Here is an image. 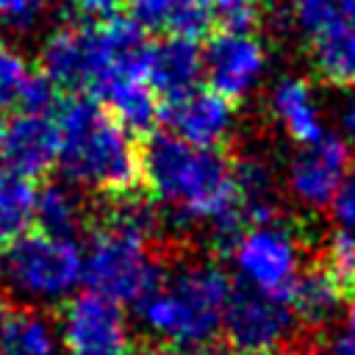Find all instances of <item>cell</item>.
Listing matches in <instances>:
<instances>
[{
	"label": "cell",
	"instance_id": "cell-6",
	"mask_svg": "<svg viewBox=\"0 0 355 355\" xmlns=\"http://www.w3.org/2000/svg\"><path fill=\"white\" fill-rule=\"evenodd\" d=\"M0 266L17 291L42 300L67 294L83 275V258L72 241L50 239L33 227L0 250Z\"/></svg>",
	"mask_w": 355,
	"mask_h": 355
},
{
	"label": "cell",
	"instance_id": "cell-2",
	"mask_svg": "<svg viewBox=\"0 0 355 355\" xmlns=\"http://www.w3.org/2000/svg\"><path fill=\"white\" fill-rule=\"evenodd\" d=\"M147 44L144 28L130 17L61 25L44 39L39 69L55 89L97 100L116 80L144 78Z\"/></svg>",
	"mask_w": 355,
	"mask_h": 355
},
{
	"label": "cell",
	"instance_id": "cell-16",
	"mask_svg": "<svg viewBox=\"0 0 355 355\" xmlns=\"http://www.w3.org/2000/svg\"><path fill=\"white\" fill-rule=\"evenodd\" d=\"M89 211L69 186L42 180L36 186V208H33V230L58 239L72 241L83 227L89 230Z\"/></svg>",
	"mask_w": 355,
	"mask_h": 355
},
{
	"label": "cell",
	"instance_id": "cell-13",
	"mask_svg": "<svg viewBox=\"0 0 355 355\" xmlns=\"http://www.w3.org/2000/svg\"><path fill=\"white\" fill-rule=\"evenodd\" d=\"M352 166V150L344 139L324 133L313 144H302V150L294 155L288 178L294 194L308 205H327L333 202L338 186L349 175Z\"/></svg>",
	"mask_w": 355,
	"mask_h": 355
},
{
	"label": "cell",
	"instance_id": "cell-1",
	"mask_svg": "<svg viewBox=\"0 0 355 355\" xmlns=\"http://www.w3.org/2000/svg\"><path fill=\"white\" fill-rule=\"evenodd\" d=\"M58 166L64 178L92 189L100 200L144 189L139 139H133L97 100L67 94L55 108Z\"/></svg>",
	"mask_w": 355,
	"mask_h": 355
},
{
	"label": "cell",
	"instance_id": "cell-21",
	"mask_svg": "<svg viewBox=\"0 0 355 355\" xmlns=\"http://www.w3.org/2000/svg\"><path fill=\"white\" fill-rule=\"evenodd\" d=\"M36 186L0 166V250L33 227Z\"/></svg>",
	"mask_w": 355,
	"mask_h": 355
},
{
	"label": "cell",
	"instance_id": "cell-28",
	"mask_svg": "<svg viewBox=\"0 0 355 355\" xmlns=\"http://www.w3.org/2000/svg\"><path fill=\"white\" fill-rule=\"evenodd\" d=\"M80 25H97L122 17L128 0H64Z\"/></svg>",
	"mask_w": 355,
	"mask_h": 355
},
{
	"label": "cell",
	"instance_id": "cell-33",
	"mask_svg": "<svg viewBox=\"0 0 355 355\" xmlns=\"http://www.w3.org/2000/svg\"><path fill=\"white\" fill-rule=\"evenodd\" d=\"M341 119H344L347 133L355 139V94H352V97H349V103L344 105V116H341Z\"/></svg>",
	"mask_w": 355,
	"mask_h": 355
},
{
	"label": "cell",
	"instance_id": "cell-15",
	"mask_svg": "<svg viewBox=\"0 0 355 355\" xmlns=\"http://www.w3.org/2000/svg\"><path fill=\"white\" fill-rule=\"evenodd\" d=\"M97 103L139 141L155 133V125L161 122V100L144 78H125L111 83L97 97Z\"/></svg>",
	"mask_w": 355,
	"mask_h": 355
},
{
	"label": "cell",
	"instance_id": "cell-35",
	"mask_svg": "<svg viewBox=\"0 0 355 355\" xmlns=\"http://www.w3.org/2000/svg\"><path fill=\"white\" fill-rule=\"evenodd\" d=\"M255 3H263V0H255Z\"/></svg>",
	"mask_w": 355,
	"mask_h": 355
},
{
	"label": "cell",
	"instance_id": "cell-10",
	"mask_svg": "<svg viewBox=\"0 0 355 355\" xmlns=\"http://www.w3.org/2000/svg\"><path fill=\"white\" fill-rule=\"evenodd\" d=\"M266 69V47L255 33L216 31L202 50V75L208 89L236 103L261 80Z\"/></svg>",
	"mask_w": 355,
	"mask_h": 355
},
{
	"label": "cell",
	"instance_id": "cell-27",
	"mask_svg": "<svg viewBox=\"0 0 355 355\" xmlns=\"http://www.w3.org/2000/svg\"><path fill=\"white\" fill-rule=\"evenodd\" d=\"M47 8V0H0V25L11 31H31Z\"/></svg>",
	"mask_w": 355,
	"mask_h": 355
},
{
	"label": "cell",
	"instance_id": "cell-24",
	"mask_svg": "<svg viewBox=\"0 0 355 355\" xmlns=\"http://www.w3.org/2000/svg\"><path fill=\"white\" fill-rule=\"evenodd\" d=\"M164 31L169 36H183L197 42L214 31V0H178Z\"/></svg>",
	"mask_w": 355,
	"mask_h": 355
},
{
	"label": "cell",
	"instance_id": "cell-25",
	"mask_svg": "<svg viewBox=\"0 0 355 355\" xmlns=\"http://www.w3.org/2000/svg\"><path fill=\"white\" fill-rule=\"evenodd\" d=\"M258 19L255 0H214V28L222 33H252Z\"/></svg>",
	"mask_w": 355,
	"mask_h": 355
},
{
	"label": "cell",
	"instance_id": "cell-30",
	"mask_svg": "<svg viewBox=\"0 0 355 355\" xmlns=\"http://www.w3.org/2000/svg\"><path fill=\"white\" fill-rule=\"evenodd\" d=\"M333 211H336L341 225L355 227V172L347 175L344 183L338 186V191L333 197Z\"/></svg>",
	"mask_w": 355,
	"mask_h": 355
},
{
	"label": "cell",
	"instance_id": "cell-8",
	"mask_svg": "<svg viewBox=\"0 0 355 355\" xmlns=\"http://www.w3.org/2000/svg\"><path fill=\"white\" fill-rule=\"evenodd\" d=\"M236 266L241 272V283L277 302H288V294L300 277L297 241L288 227L280 225L252 227L236 247Z\"/></svg>",
	"mask_w": 355,
	"mask_h": 355
},
{
	"label": "cell",
	"instance_id": "cell-29",
	"mask_svg": "<svg viewBox=\"0 0 355 355\" xmlns=\"http://www.w3.org/2000/svg\"><path fill=\"white\" fill-rule=\"evenodd\" d=\"M178 0H128L125 8L139 28H164Z\"/></svg>",
	"mask_w": 355,
	"mask_h": 355
},
{
	"label": "cell",
	"instance_id": "cell-3",
	"mask_svg": "<svg viewBox=\"0 0 355 355\" xmlns=\"http://www.w3.org/2000/svg\"><path fill=\"white\" fill-rule=\"evenodd\" d=\"M144 189L175 216L219 219L236 202L233 158L225 150H200L175 133L155 130L139 141Z\"/></svg>",
	"mask_w": 355,
	"mask_h": 355
},
{
	"label": "cell",
	"instance_id": "cell-22",
	"mask_svg": "<svg viewBox=\"0 0 355 355\" xmlns=\"http://www.w3.org/2000/svg\"><path fill=\"white\" fill-rule=\"evenodd\" d=\"M319 266L330 277L338 300L355 305V236L349 230H336L330 236Z\"/></svg>",
	"mask_w": 355,
	"mask_h": 355
},
{
	"label": "cell",
	"instance_id": "cell-23",
	"mask_svg": "<svg viewBox=\"0 0 355 355\" xmlns=\"http://www.w3.org/2000/svg\"><path fill=\"white\" fill-rule=\"evenodd\" d=\"M286 19L297 33L313 42L322 33H327L333 25H338L341 14H338L336 0H288Z\"/></svg>",
	"mask_w": 355,
	"mask_h": 355
},
{
	"label": "cell",
	"instance_id": "cell-34",
	"mask_svg": "<svg viewBox=\"0 0 355 355\" xmlns=\"http://www.w3.org/2000/svg\"><path fill=\"white\" fill-rule=\"evenodd\" d=\"M0 133H3V122H0Z\"/></svg>",
	"mask_w": 355,
	"mask_h": 355
},
{
	"label": "cell",
	"instance_id": "cell-9",
	"mask_svg": "<svg viewBox=\"0 0 355 355\" xmlns=\"http://www.w3.org/2000/svg\"><path fill=\"white\" fill-rule=\"evenodd\" d=\"M61 338L69 355H128L130 338L119 302L80 291L61 308Z\"/></svg>",
	"mask_w": 355,
	"mask_h": 355
},
{
	"label": "cell",
	"instance_id": "cell-18",
	"mask_svg": "<svg viewBox=\"0 0 355 355\" xmlns=\"http://www.w3.org/2000/svg\"><path fill=\"white\" fill-rule=\"evenodd\" d=\"M313 72L338 89H355V22H338L311 42Z\"/></svg>",
	"mask_w": 355,
	"mask_h": 355
},
{
	"label": "cell",
	"instance_id": "cell-14",
	"mask_svg": "<svg viewBox=\"0 0 355 355\" xmlns=\"http://www.w3.org/2000/svg\"><path fill=\"white\" fill-rule=\"evenodd\" d=\"M202 78V50L183 36H164L147 44L144 80L158 94L161 105L197 89Z\"/></svg>",
	"mask_w": 355,
	"mask_h": 355
},
{
	"label": "cell",
	"instance_id": "cell-4",
	"mask_svg": "<svg viewBox=\"0 0 355 355\" xmlns=\"http://www.w3.org/2000/svg\"><path fill=\"white\" fill-rule=\"evenodd\" d=\"M233 283L214 263H189L175 272L161 266L158 280L133 302L139 316L172 341L175 352L216 344Z\"/></svg>",
	"mask_w": 355,
	"mask_h": 355
},
{
	"label": "cell",
	"instance_id": "cell-7",
	"mask_svg": "<svg viewBox=\"0 0 355 355\" xmlns=\"http://www.w3.org/2000/svg\"><path fill=\"white\" fill-rule=\"evenodd\" d=\"M291 311L247 283L230 288L222 313V338L233 355H275L280 341L291 330Z\"/></svg>",
	"mask_w": 355,
	"mask_h": 355
},
{
	"label": "cell",
	"instance_id": "cell-20",
	"mask_svg": "<svg viewBox=\"0 0 355 355\" xmlns=\"http://www.w3.org/2000/svg\"><path fill=\"white\" fill-rule=\"evenodd\" d=\"M338 302L341 300H338L330 277L324 275V269L316 261L313 266H308L297 277V283H294L286 305H288L291 316L297 322H302L305 327H322L333 316V311L338 308Z\"/></svg>",
	"mask_w": 355,
	"mask_h": 355
},
{
	"label": "cell",
	"instance_id": "cell-17",
	"mask_svg": "<svg viewBox=\"0 0 355 355\" xmlns=\"http://www.w3.org/2000/svg\"><path fill=\"white\" fill-rule=\"evenodd\" d=\"M272 111L286 133L300 144H313L324 136L311 86L302 78H280L272 89Z\"/></svg>",
	"mask_w": 355,
	"mask_h": 355
},
{
	"label": "cell",
	"instance_id": "cell-32",
	"mask_svg": "<svg viewBox=\"0 0 355 355\" xmlns=\"http://www.w3.org/2000/svg\"><path fill=\"white\" fill-rule=\"evenodd\" d=\"M128 355H175L169 344H158V341H136L130 344Z\"/></svg>",
	"mask_w": 355,
	"mask_h": 355
},
{
	"label": "cell",
	"instance_id": "cell-31",
	"mask_svg": "<svg viewBox=\"0 0 355 355\" xmlns=\"http://www.w3.org/2000/svg\"><path fill=\"white\" fill-rule=\"evenodd\" d=\"M327 355H355V305L349 308L344 324L327 344Z\"/></svg>",
	"mask_w": 355,
	"mask_h": 355
},
{
	"label": "cell",
	"instance_id": "cell-12",
	"mask_svg": "<svg viewBox=\"0 0 355 355\" xmlns=\"http://www.w3.org/2000/svg\"><path fill=\"white\" fill-rule=\"evenodd\" d=\"M161 119L169 133L200 150H222L236 125V103L208 86H197L178 100L161 105Z\"/></svg>",
	"mask_w": 355,
	"mask_h": 355
},
{
	"label": "cell",
	"instance_id": "cell-11",
	"mask_svg": "<svg viewBox=\"0 0 355 355\" xmlns=\"http://www.w3.org/2000/svg\"><path fill=\"white\" fill-rule=\"evenodd\" d=\"M58 161V125L55 114L17 111L3 122L0 166L31 183H42Z\"/></svg>",
	"mask_w": 355,
	"mask_h": 355
},
{
	"label": "cell",
	"instance_id": "cell-19",
	"mask_svg": "<svg viewBox=\"0 0 355 355\" xmlns=\"http://www.w3.org/2000/svg\"><path fill=\"white\" fill-rule=\"evenodd\" d=\"M0 355H55L47 322L0 297Z\"/></svg>",
	"mask_w": 355,
	"mask_h": 355
},
{
	"label": "cell",
	"instance_id": "cell-5",
	"mask_svg": "<svg viewBox=\"0 0 355 355\" xmlns=\"http://www.w3.org/2000/svg\"><path fill=\"white\" fill-rule=\"evenodd\" d=\"M150 241L116 225L89 219V250L83 258V280L89 291L114 302H136L161 275Z\"/></svg>",
	"mask_w": 355,
	"mask_h": 355
},
{
	"label": "cell",
	"instance_id": "cell-26",
	"mask_svg": "<svg viewBox=\"0 0 355 355\" xmlns=\"http://www.w3.org/2000/svg\"><path fill=\"white\" fill-rule=\"evenodd\" d=\"M28 75H31V69H28L25 58L17 50L0 44V111L17 108V100L22 94Z\"/></svg>",
	"mask_w": 355,
	"mask_h": 355
}]
</instances>
